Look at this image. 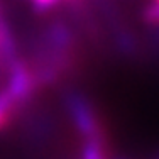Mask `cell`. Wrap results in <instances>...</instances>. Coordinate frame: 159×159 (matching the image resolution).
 Returning a JSON list of instances; mask_svg holds the SVG:
<instances>
[{
    "label": "cell",
    "mask_w": 159,
    "mask_h": 159,
    "mask_svg": "<svg viewBox=\"0 0 159 159\" xmlns=\"http://www.w3.org/2000/svg\"><path fill=\"white\" fill-rule=\"evenodd\" d=\"M64 102H66V108L71 115L75 127L81 135H85L88 141L97 139L100 135V124L92 108V103L86 100V97L80 92H68L64 95Z\"/></svg>",
    "instance_id": "1"
},
{
    "label": "cell",
    "mask_w": 159,
    "mask_h": 159,
    "mask_svg": "<svg viewBox=\"0 0 159 159\" xmlns=\"http://www.w3.org/2000/svg\"><path fill=\"white\" fill-rule=\"evenodd\" d=\"M83 159H103V152H102V146L97 139L86 142L85 149H83Z\"/></svg>",
    "instance_id": "3"
},
{
    "label": "cell",
    "mask_w": 159,
    "mask_h": 159,
    "mask_svg": "<svg viewBox=\"0 0 159 159\" xmlns=\"http://www.w3.org/2000/svg\"><path fill=\"white\" fill-rule=\"evenodd\" d=\"M142 20L149 25H159V3L154 2L142 10Z\"/></svg>",
    "instance_id": "4"
},
{
    "label": "cell",
    "mask_w": 159,
    "mask_h": 159,
    "mask_svg": "<svg viewBox=\"0 0 159 159\" xmlns=\"http://www.w3.org/2000/svg\"><path fill=\"white\" fill-rule=\"evenodd\" d=\"M154 2H157V3H159V0H154Z\"/></svg>",
    "instance_id": "7"
},
{
    "label": "cell",
    "mask_w": 159,
    "mask_h": 159,
    "mask_svg": "<svg viewBox=\"0 0 159 159\" xmlns=\"http://www.w3.org/2000/svg\"><path fill=\"white\" fill-rule=\"evenodd\" d=\"M36 86H37L36 76L22 59L17 58L12 63H9V85H7L5 90L14 98L16 105L27 102L32 97Z\"/></svg>",
    "instance_id": "2"
},
{
    "label": "cell",
    "mask_w": 159,
    "mask_h": 159,
    "mask_svg": "<svg viewBox=\"0 0 159 159\" xmlns=\"http://www.w3.org/2000/svg\"><path fill=\"white\" fill-rule=\"evenodd\" d=\"M61 0H32V7L36 12H48Z\"/></svg>",
    "instance_id": "5"
},
{
    "label": "cell",
    "mask_w": 159,
    "mask_h": 159,
    "mask_svg": "<svg viewBox=\"0 0 159 159\" xmlns=\"http://www.w3.org/2000/svg\"><path fill=\"white\" fill-rule=\"evenodd\" d=\"M9 120H10V115L9 113H3V112H0V130H2L3 127L9 124Z\"/></svg>",
    "instance_id": "6"
}]
</instances>
